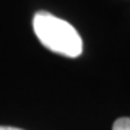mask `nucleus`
Instances as JSON below:
<instances>
[{
	"label": "nucleus",
	"instance_id": "nucleus-2",
	"mask_svg": "<svg viewBox=\"0 0 130 130\" xmlns=\"http://www.w3.org/2000/svg\"><path fill=\"white\" fill-rule=\"evenodd\" d=\"M111 130H130V117H120L114 121Z\"/></svg>",
	"mask_w": 130,
	"mask_h": 130
},
{
	"label": "nucleus",
	"instance_id": "nucleus-3",
	"mask_svg": "<svg viewBox=\"0 0 130 130\" xmlns=\"http://www.w3.org/2000/svg\"><path fill=\"white\" fill-rule=\"evenodd\" d=\"M0 130H22L18 127H9V126H0Z\"/></svg>",
	"mask_w": 130,
	"mask_h": 130
},
{
	"label": "nucleus",
	"instance_id": "nucleus-1",
	"mask_svg": "<svg viewBox=\"0 0 130 130\" xmlns=\"http://www.w3.org/2000/svg\"><path fill=\"white\" fill-rule=\"evenodd\" d=\"M33 30L42 45L55 54L77 58L83 52V39L77 29L49 12L35 13Z\"/></svg>",
	"mask_w": 130,
	"mask_h": 130
}]
</instances>
